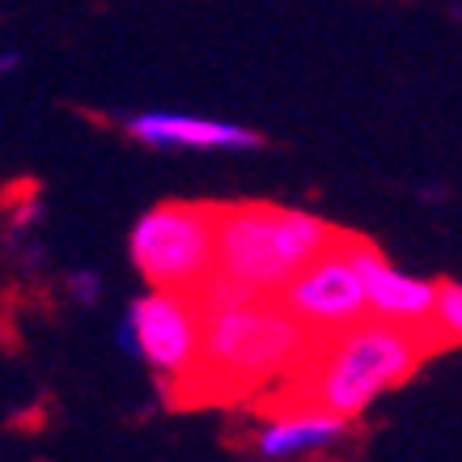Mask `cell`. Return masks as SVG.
Segmentation results:
<instances>
[{
	"label": "cell",
	"instance_id": "8fae6325",
	"mask_svg": "<svg viewBox=\"0 0 462 462\" xmlns=\"http://www.w3.org/2000/svg\"><path fill=\"white\" fill-rule=\"evenodd\" d=\"M0 217L14 234H26L30 225H39L42 217V187L34 179H17L0 191Z\"/></svg>",
	"mask_w": 462,
	"mask_h": 462
},
{
	"label": "cell",
	"instance_id": "ba28073f",
	"mask_svg": "<svg viewBox=\"0 0 462 462\" xmlns=\"http://www.w3.org/2000/svg\"><path fill=\"white\" fill-rule=\"evenodd\" d=\"M352 263H356V276H361L369 314L403 322V327H420V331L433 336V281H420V276L399 272V267L382 254L378 242L365 238V234H352ZM437 348H441V344H437Z\"/></svg>",
	"mask_w": 462,
	"mask_h": 462
},
{
	"label": "cell",
	"instance_id": "52a82bcc",
	"mask_svg": "<svg viewBox=\"0 0 462 462\" xmlns=\"http://www.w3.org/2000/svg\"><path fill=\"white\" fill-rule=\"evenodd\" d=\"M254 429H251V449L263 462H284V458H306V454H331L344 449L356 437V420L322 411V407H251Z\"/></svg>",
	"mask_w": 462,
	"mask_h": 462
},
{
	"label": "cell",
	"instance_id": "7c38bea8",
	"mask_svg": "<svg viewBox=\"0 0 462 462\" xmlns=\"http://www.w3.org/2000/svg\"><path fill=\"white\" fill-rule=\"evenodd\" d=\"M69 297L81 306H98L102 301V276L98 272H72L69 276Z\"/></svg>",
	"mask_w": 462,
	"mask_h": 462
},
{
	"label": "cell",
	"instance_id": "30bf717a",
	"mask_svg": "<svg viewBox=\"0 0 462 462\" xmlns=\"http://www.w3.org/2000/svg\"><path fill=\"white\" fill-rule=\"evenodd\" d=\"M433 336L446 352L462 339V284L449 276L433 281Z\"/></svg>",
	"mask_w": 462,
	"mask_h": 462
},
{
	"label": "cell",
	"instance_id": "9c48e42d",
	"mask_svg": "<svg viewBox=\"0 0 462 462\" xmlns=\"http://www.w3.org/2000/svg\"><path fill=\"white\" fill-rule=\"evenodd\" d=\"M127 141L144 149H229V153H251L263 149V136L254 127L208 119V115H179V111H136L124 119Z\"/></svg>",
	"mask_w": 462,
	"mask_h": 462
},
{
	"label": "cell",
	"instance_id": "3957f363",
	"mask_svg": "<svg viewBox=\"0 0 462 462\" xmlns=\"http://www.w3.org/2000/svg\"><path fill=\"white\" fill-rule=\"evenodd\" d=\"M336 234L339 225L322 221L314 212L267 204V199L217 204L208 276L238 293H276Z\"/></svg>",
	"mask_w": 462,
	"mask_h": 462
},
{
	"label": "cell",
	"instance_id": "277c9868",
	"mask_svg": "<svg viewBox=\"0 0 462 462\" xmlns=\"http://www.w3.org/2000/svg\"><path fill=\"white\" fill-rule=\"evenodd\" d=\"M212 199H166L132 225L127 259L149 289H196L212 272Z\"/></svg>",
	"mask_w": 462,
	"mask_h": 462
},
{
	"label": "cell",
	"instance_id": "7a4b0ae2",
	"mask_svg": "<svg viewBox=\"0 0 462 462\" xmlns=\"http://www.w3.org/2000/svg\"><path fill=\"white\" fill-rule=\"evenodd\" d=\"M437 352V339L420 327L365 314L331 336L310 339L301 361L272 391L251 399V407H322L361 420L382 394L411 382Z\"/></svg>",
	"mask_w": 462,
	"mask_h": 462
},
{
	"label": "cell",
	"instance_id": "5b68a950",
	"mask_svg": "<svg viewBox=\"0 0 462 462\" xmlns=\"http://www.w3.org/2000/svg\"><path fill=\"white\" fill-rule=\"evenodd\" d=\"M119 344L153 369L162 399H174L199 352V310L187 289H149L127 306L119 322Z\"/></svg>",
	"mask_w": 462,
	"mask_h": 462
},
{
	"label": "cell",
	"instance_id": "4fadbf2b",
	"mask_svg": "<svg viewBox=\"0 0 462 462\" xmlns=\"http://www.w3.org/2000/svg\"><path fill=\"white\" fill-rule=\"evenodd\" d=\"M17 64H22V56H17V51H0V77H5V72H14Z\"/></svg>",
	"mask_w": 462,
	"mask_h": 462
},
{
	"label": "cell",
	"instance_id": "8992f818",
	"mask_svg": "<svg viewBox=\"0 0 462 462\" xmlns=\"http://www.w3.org/2000/svg\"><path fill=\"white\" fill-rule=\"evenodd\" d=\"M352 234L356 229L339 225L336 238L327 242L306 267H297L293 276L272 293L306 327L310 339L331 336V331H339V327H348V322L369 314L361 276H356V263H352Z\"/></svg>",
	"mask_w": 462,
	"mask_h": 462
},
{
	"label": "cell",
	"instance_id": "6da1fadb",
	"mask_svg": "<svg viewBox=\"0 0 462 462\" xmlns=\"http://www.w3.org/2000/svg\"><path fill=\"white\" fill-rule=\"evenodd\" d=\"M199 352L166 407H238L272 391L310 348V331L272 293H238L217 276L196 289Z\"/></svg>",
	"mask_w": 462,
	"mask_h": 462
}]
</instances>
